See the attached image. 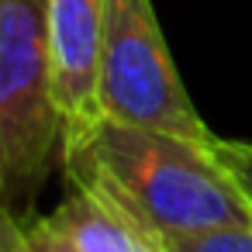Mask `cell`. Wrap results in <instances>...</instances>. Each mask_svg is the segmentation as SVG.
<instances>
[{"label": "cell", "instance_id": "cell-8", "mask_svg": "<svg viewBox=\"0 0 252 252\" xmlns=\"http://www.w3.org/2000/svg\"><path fill=\"white\" fill-rule=\"evenodd\" d=\"M0 252H32L25 238V218L0 207Z\"/></svg>", "mask_w": 252, "mask_h": 252}, {"label": "cell", "instance_id": "cell-3", "mask_svg": "<svg viewBox=\"0 0 252 252\" xmlns=\"http://www.w3.org/2000/svg\"><path fill=\"white\" fill-rule=\"evenodd\" d=\"M97 107L121 125L169 131L193 142L214 138L176 73L152 0H107Z\"/></svg>", "mask_w": 252, "mask_h": 252}, {"label": "cell", "instance_id": "cell-4", "mask_svg": "<svg viewBox=\"0 0 252 252\" xmlns=\"http://www.w3.org/2000/svg\"><path fill=\"white\" fill-rule=\"evenodd\" d=\"M32 252H166V242L111 197L66 180L56 211L25 218Z\"/></svg>", "mask_w": 252, "mask_h": 252}, {"label": "cell", "instance_id": "cell-2", "mask_svg": "<svg viewBox=\"0 0 252 252\" xmlns=\"http://www.w3.org/2000/svg\"><path fill=\"white\" fill-rule=\"evenodd\" d=\"M63 128L45 0H0V207L25 218L63 166Z\"/></svg>", "mask_w": 252, "mask_h": 252}, {"label": "cell", "instance_id": "cell-6", "mask_svg": "<svg viewBox=\"0 0 252 252\" xmlns=\"http://www.w3.org/2000/svg\"><path fill=\"white\" fill-rule=\"evenodd\" d=\"M162 242H166V252H252V224L214 228L200 235H176Z\"/></svg>", "mask_w": 252, "mask_h": 252}, {"label": "cell", "instance_id": "cell-5", "mask_svg": "<svg viewBox=\"0 0 252 252\" xmlns=\"http://www.w3.org/2000/svg\"><path fill=\"white\" fill-rule=\"evenodd\" d=\"M104 14H107V0H45L56 97L66 125L63 135L100 118L97 63H100Z\"/></svg>", "mask_w": 252, "mask_h": 252}, {"label": "cell", "instance_id": "cell-7", "mask_svg": "<svg viewBox=\"0 0 252 252\" xmlns=\"http://www.w3.org/2000/svg\"><path fill=\"white\" fill-rule=\"evenodd\" d=\"M211 149L221 159V166L228 169V176L235 180V187L252 204V142H235V138H218L214 135Z\"/></svg>", "mask_w": 252, "mask_h": 252}, {"label": "cell", "instance_id": "cell-1", "mask_svg": "<svg viewBox=\"0 0 252 252\" xmlns=\"http://www.w3.org/2000/svg\"><path fill=\"white\" fill-rule=\"evenodd\" d=\"M211 142L135 128L100 114L63 135V173L121 204L159 238L252 224V204Z\"/></svg>", "mask_w": 252, "mask_h": 252}]
</instances>
